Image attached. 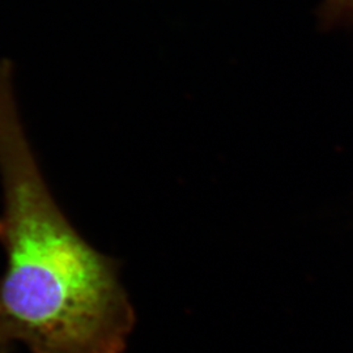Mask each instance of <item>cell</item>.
<instances>
[{"instance_id":"obj_2","label":"cell","mask_w":353,"mask_h":353,"mask_svg":"<svg viewBox=\"0 0 353 353\" xmlns=\"http://www.w3.org/2000/svg\"><path fill=\"white\" fill-rule=\"evenodd\" d=\"M319 17L327 28L353 26V0H325Z\"/></svg>"},{"instance_id":"obj_4","label":"cell","mask_w":353,"mask_h":353,"mask_svg":"<svg viewBox=\"0 0 353 353\" xmlns=\"http://www.w3.org/2000/svg\"><path fill=\"white\" fill-rule=\"evenodd\" d=\"M0 230H1V227H0Z\"/></svg>"},{"instance_id":"obj_1","label":"cell","mask_w":353,"mask_h":353,"mask_svg":"<svg viewBox=\"0 0 353 353\" xmlns=\"http://www.w3.org/2000/svg\"><path fill=\"white\" fill-rule=\"evenodd\" d=\"M0 338L32 353H123L134 307L113 259L94 250L54 201L26 139L12 64L0 62Z\"/></svg>"},{"instance_id":"obj_3","label":"cell","mask_w":353,"mask_h":353,"mask_svg":"<svg viewBox=\"0 0 353 353\" xmlns=\"http://www.w3.org/2000/svg\"><path fill=\"white\" fill-rule=\"evenodd\" d=\"M8 348H10V343L0 338V353H8Z\"/></svg>"}]
</instances>
